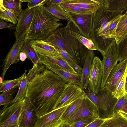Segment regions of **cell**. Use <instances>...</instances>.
<instances>
[{"label": "cell", "mask_w": 127, "mask_h": 127, "mask_svg": "<svg viewBox=\"0 0 127 127\" xmlns=\"http://www.w3.org/2000/svg\"><path fill=\"white\" fill-rule=\"evenodd\" d=\"M66 84L58 75L46 68L36 73L28 84L26 97L34 108L38 118L54 109Z\"/></svg>", "instance_id": "6da1fadb"}, {"label": "cell", "mask_w": 127, "mask_h": 127, "mask_svg": "<svg viewBox=\"0 0 127 127\" xmlns=\"http://www.w3.org/2000/svg\"><path fill=\"white\" fill-rule=\"evenodd\" d=\"M76 26L71 20L65 27L57 28L44 40L55 48H59L67 52L81 67L83 66L89 50L76 38Z\"/></svg>", "instance_id": "7a4b0ae2"}, {"label": "cell", "mask_w": 127, "mask_h": 127, "mask_svg": "<svg viewBox=\"0 0 127 127\" xmlns=\"http://www.w3.org/2000/svg\"><path fill=\"white\" fill-rule=\"evenodd\" d=\"M38 7L34 13L32 21L24 38L30 40H44L50 35L59 26L60 20L43 7Z\"/></svg>", "instance_id": "3957f363"}, {"label": "cell", "mask_w": 127, "mask_h": 127, "mask_svg": "<svg viewBox=\"0 0 127 127\" xmlns=\"http://www.w3.org/2000/svg\"><path fill=\"white\" fill-rule=\"evenodd\" d=\"M119 14H121L112 13L108 9L100 8L93 13L92 30L90 39L92 40L95 45L110 21Z\"/></svg>", "instance_id": "277c9868"}, {"label": "cell", "mask_w": 127, "mask_h": 127, "mask_svg": "<svg viewBox=\"0 0 127 127\" xmlns=\"http://www.w3.org/2000/svg\"><path fill=\"white\" fill-rule=\"evenodd\" d=\"M117 48L116 41L114 39L108 44L105 50V55L102 61L103 73L100 89L106 85L110 72L119 61Z\"/></svg>", "instance_id": "5b68a950"}, {"label": "cell", "mask_w": 127, "mask_h": 127, "mask_svg": "<svg viewBox=\"0 0 127 127\" xmlns=\"http://www.w3.org/2000/svg\"><path fill=\"white\" fill-rule=\"evenodd\" d=\"M24 99L19 100L0 111V127H19V119Z\"/></svg>", "instance_id": "8992f818"}, {"label": "cell", "mask_w": 127, "mask_h": 127, "mask_svg": "<svg viewBox=\"0 0 127 127\" xmlns=\"http://www.w3.org/2000/svg\"><path fill=\"white\" fill-rule=\"evenodd\" d=\"M86 95L84 90L79 86L72 83L66 84L57 102L54 109L70 104Z\"/></svg>", "instance_id": "52a82bcc"}, {"label": "cell", "mask_w": 127, "mask_h": 127, "mask_svg": "<svg viewBox=\"0 0 127 127\" xmlns=\"http://www.w3.org/2000/svg\"><path fill=\"white\" fill-rule=\"evenodd\" d=\"M103 73L102 61L95 56L92 62L87 89L96 95L100 89Z\"/></svg>", "instance_id": "ba28073f"}, {"label": "cell", "mask_w": 127, "mask_h": 127, "mask_svg": "<svg viewBox=\"0 0 127 127\" xmlns=\"http://www.w3.org/2000/svg\"><path fill=\"white\" fill-rule=\"evenodd\" d=\"M85 117L95 119L99 117L96 107L86 94L76 111L65 122L70 125L76 120Z\"/></svg>", "instance_id": "9c48e42d"}, {"label": "cell", "mask_w": 127, "mask_h": 127, "mask_svg": "<svg viewBox=\"0 0 127 127\" xmlns=\"http://www.w3.org/2000/svg\"><path fill=\"white\" fill-rule=\"evenodd\" d=\"M71 104L55 109L38 117L34 127H60L63 123L61 118Z\"/></svg>", "instance_id": "30bf717a"}, {"label": "cell", "mask_w": 127, "mask_h": 127, "mask_svg": "<svg viewBox=\"0 0 127 127\" xmlns=\"http://www.w3.org/2000/svg\"><path fill=\"white\" fill-rule=\"evenodd\" d=\"M38 7L30 9L28 8L20 13L14 33L16 41L24 39L31 24L34 13Z\"/></svg>", "instance_id": "8fae6325"}, {"label": "cell", "mask_w": 127, "mask_h": 127, "mask_svg": "<svg viewBox=\"0 0 127 127\" xmlns=\"http://www.w3.org/2000/svg\"><path fill=\"white\" fill-rule=\"evenodd\" d=\"M101 102L102 108L101 118L105 119L113 115L114 106L118 99L114 97L112 92L105 85L96 94Z\"/></svg>", "instance_id": "7c38bea8"}, {"label": "cell", "mask_w": 127, "mask_h": 127, "mask_svg": "<svg viewBox=\"0 0 127 127\" xmlns=\"http://www.w3.org/2000/svg\"><path fill=\"white\" fill-rule=\"evenodd\" d=\"M70 20L79 30L80 34L90 39L92 31L93 13L77 14L69 13Z\"/></svg>", "instance_id": "4fadbf2b"}, {"label": "cell", "mask_w": 127, "mask_h": 127, "mask_svg": "<svg viewBox=\"0 0 127 127\" xmlns=\"http://www.w3.org/2000/svg\"><path fill=\"white\" fill-rule=\"evenodd\" d=\"M38 118L34 108L25 97L24 99L22 110L19 119V127H34Z\"/></svg>", "instance_id": "5bb4252c"}, {"label": "cell", "mask_w": 127, "mask_h": 127, "mask_svg": "<svg viewBox=\"0 0 127 127\" xmlns=\"http://www.w3.org/2000/svg\"><path fill=\"white\" fill-rule=\"evenodd\" d=\"M24 40L23 39L15 41L4 60L2 64L3 67L1 76L3 80L7 70L11 65L16 64L20 60L19 55Z\"/></svg>", "instance_id": "9a60e30c"}, {"label": "cell", "mask_w": 127, "mask_h": 127, "mask_svg": "<svg viewBox=\"0 0 127 127\" xmlns=\"http://www.w3.org/2000/svg\"><path fill=\"white\" fill-rule=\"evenodd\" d=\"M127 70V59L120 62L110 72L106 85L112 92L117 87L123 76Z\"/></svg>", "instance_id": "2e32d148"}, {"label": "cell", "mask_w": 127, "mask_h": 127, "mask_svg": "<svg viewBox=\"0 0 127 127\" xmlns=\"http://www.w3.org/2000/svg\"><path fill=\"white\" fill-rule=\"evenodd\" d=\"M40 56L41 62L45 68L57 67L71 73H77L62 56L51 57L40 55Z\"/></svg>", "instance_id": "e0dca14e"}, {"label": "cell", "mask_w": 127, "mask_h": 127, "mask_svg": "<svg viewBox=\"0 0 127 127\" xmlns=\"http://www.w3.org/2000/svg\"><path fill=\"white\" fill-rule=\"evenodd\" d=\"M31 46L40 56L51 57L61 56L55 47L43 40H30Z\"/></svg>", "instance_id": "ac0fdd59"}, {"label": "cell", "mask_w": 127, "mask_h": 127, "mask_svg": "<svg viewBox=\"0 0 127 127\" xmlns=\"http://www.w3.org/2000/svg\"><path fill=\"white\" fill-rule=\"evenodd\" d=\"M27 70L26 68L23 74L22 81L17 93L12 102V105L18 101L24 99L26 97V90L28 84L34 78L37 72V68L33 65L32 68L29 69L26 74Z\"/></svg>", "instance_id": "d6986e66"}, {"label": "cell", "mask_w": 127, "mask_h": 127, "mask_svg": "<svg viewBox=\"0 0 127 127\" xmlns=\"http://www.w3.org/2000/svg\"><path fill=\"white\" fill-rule=\"evenodd\" d=\"M30 41V40L24 39L21 51L26 53L27 58L36 66L37 72H41L45 68L41 62L40 55L31 46Z\"/></svg>", "instance_id": "ffe728a7"}, {"label": "cell", "mask_w": 127, "mask_h": 127, "mask_svg": "<svg viewBox=\"0 0 127 127\" xmlns=\"http://www.w3.org/2000/svg\"><path fill=\"white\" fill-rule=\"evenodd\" d=\"M45 68L58 75L66 84L72 83L80 87L81 74L71 73L57 67H47Z\"/></svg>", "instance_id": "44dd1931"}, {"label": "cell", "mask_w": 127, "mask_h": 127, "mask_svg": "<svg viewBox=\"0 0 127 127\" xmlns=\"http://www.w3.org/2000/svg\"><path fill=\"white\" fill-rule=\"evenodd\" d=\"M95 56L93 51L89 50L86 56L81 73L80 87L83 90L87 88L91 65Z\"/></svg>", "instance_id": "7402d4cb"}, {"label": "cell", "mask_w": 127, "mask_h": 127, "mask_svg": "<svg viewBox=\"0 0 127 127\" xmlns=\"http://www.w3.org/2000/svg\"><path fill=\"white\" fill-rule=\"evenodd\" d=\"M44 8L51 14L59 19L70 20L69 13L65 11L61 6L55 4L48 0L43 6Z\"/></svg>", "instance_id": "603a6c76"}, {"label": "cell", "mask_w": 127, "mask_h": 127, "mask_svg": "<svg viewBox=\"0 0 127 127\" xmlns=\"http://www.w3.org/2000/svg\"><path fill=\"white\" fill-rule=\"evenodd\" d=\"M116 37L115 39L117 45L127 38V15H122L116 26Z\"/></svg>", "instance_id": "cb8c5ba5"}, {"label": "cell", "mask_w": 127, "mask_h": 127, "mask_svg": "<svg viewBox=\"0 0 127 127\" xmlns=\"http://www.w3.org/2000/svg\"><path fill=\"white\" fill-rule=\"evenodd\" d=\"M3 0H0V19L17 25L20 13L5 7L3 5Z\"/></svg>", "instance_id": "d4e9b609"}, {"label": "cell", "mask_w": 127, "mask_h": 127, "mask_svg": "<svg viewBox=\"0 0 127 127\" xmlns=\"http://www.w3.org/2000/svg\"><path fill=\"white\" fill-rule=\"evenodd\" d=\"M100 127H127V121L117 113L105 119Z\"/></svg>", "instance_id": "484cf974"}, {"label": "cell", "mask_w": 127, "mask_h": 127, "mask_svg": "<svg viewBox=\"0 0 127 127\" xmlns=\"http://www.w3.org/2000/svg\"><path fill=\"white\" fill-rule=\"evenodd\" d=\"M63 2L89 10L93 13L99 8V6L91 0H64Z\"/></svg>", "instance_id": "4316f807"}, {"label": "cell", "mask_w": 127, "mask_h": 127, "mask_svg": "<svg viewBox=\"0 0 127 127\" xmlns=\"http://www.w3.org/2000/svg\"><path fill=\"white\" fill-rule=\"evenodd\" d=\"M108 10L112 13L122 14L124 11H127V0H109Z\"/></svg>", "instance_id": "83f0119b"}, {"label": "cell", "mask_w": 127, "mask_h": 127, "mask_svg": "<svg viewBox=\"0 0 127 127\" xmlns=\"http://www.w3.org/2000/svg\"><path fill=\"white\" fill-rule=\"evenodd\" d=\"M17 88H13L0 94V105H4L2 108H5L12 105L14 95L17 90Z\"/></svg>", "instance_id": "f1b7e54d"}, {"label": "cell", "mask_w": 127, "mask_h": 127, "mask_svg": "<svg viewBox=\"0 0 127 127\" xmlns=\"http://www.w3.org/2000/svg\"><path fill=\"white\" fill-rule=\"evenodd\" d=\"M85 97L78 99L69 106L61 118V119L63 122L67 120L76 111Z\"/></svg>", "instance_id": "f546056e"}, {"label": "cell", "mask_w": 127, "mask_h": 127, "mask_svg": "<svg viewBox=\"0 0 127 127\" xmlns=\"http://www.w3.org/2000/svg\"><path fill=\"white\" fill-rule=\"evenodd\" d=\"M55 48L77 73L81 74L82 68L78 64L71 56L64 50L59 48Z\"/></svg>", "instance_id": "4dcf8cb0"}, {"label": "cell", "mask_w": 127, "mask_h": 127, "mask_svg": "<svg viewBox=\"0 0 127 127\" xmlns=\"http://www.w3.org/2000/svg\"><path fill=\"white\" fill-rule=\"evenodd\" d=\"M61 6L66 12L77 14H83L93 13L89 10L83 9L71 4L62 2Z\"/></svg>", "instance_id": "1f68e13d"}, {"label": "cell", "mask_w": 127, "mask_h": 127, "mask_svg": "<svg viewBox=\"0 0 127 127\" xmlns=\"http://www.w3.org/2000/svg\"><path fill=\"white\" fill-rule=\"evenodd\" d=\"M22 75L19 77L13 80L3 81L0 84V92H3L15 87H19Z\"/></svg>", "instance_id": "d6a6232c"}, {"label": "cell", "mask_w": 127, "mask_h": 127, "mask_svg": "<svg viewBox=\"0 0 127 127\" xmlns=\"http://www.w3.org/2000/svg\"><path fill=\"white\" fill-rule=\"evenodd\" d=\"M127 74V70L123 76L115 90L112 92L114 97L117 99L126 94L125 90V85Z\"/></svg>", "instance_id": "836d02e7"}, {"label": "cell", "mask_w": 127, "mask_h": 127, "mask_svg": "<svg viewBox=\"0 0 127 127\" xmlns=\"http://www.w3.org/2000/svg\"><path fill=\"white\" fill-rule=\"evenodd\" d=\"M75 33L76 36L78 40L88 50L97 51L96 47L92 40L81 35L76 27L75 30Z\"/></svg>", "instance_id": "e575fe53"}, {"label": "cell", "mask_w": 127, "mask_h": 127, "mask_svg": "<svg viewBox=\"0 0 127 127\" xmlns=\"http://www.w3.org/2000/svg\"><path fill=\"white\" fill-rule=\"evenodd\" d=\"M88 98L96 107L99 118H101L102 112V108L100 101L97 95L89 90L87 88L84 90Z\"/></svg>", "instance_id": "d590c367"}, {"label": "cell", "mask_w": 127, "mask_h": 127, "mask_svg": "<svg viewBox=\"0 0 127 127\" xmlns=\"http://www.w3.org/2000/svg\"><path fill=\"white\" fill-rule=\"evenodd\" d=\"M119 110L127 113V96L126 95L118 99L113 109V115Z\"/></svg>", "instance_id": "8d00e7d4"}, {"label": "cell", "mask_w": 127, "mask_h": 127, "mask_svg": "<svg viewBox=\"0 0 127 127\" xmlns=\"http://www.w3.org/2000/svg\"><path fill=\"white\" fill-rule=\"evenodd\" d=\"M117 48L119 61L127 59V38L117 45Z\"/></svg>", "instance_id": "74e56055"}, {"label": "cell", "mask_w": 127, "mask_h": 127, "mask_svg": "<svg viewBox=\"0 0 127 127\" xmlns=\"http://www.w3.org/2000/svg\"><path fill=\"white\" fill-rule=\"evenodd\" d=\"M22 0H3V4L6 8L15 10L20 13L22 10Z\"/></svg>", "instance_id": "f35d334b"}, {"label": "cell", "mask_w": 127, "mask_h": 127, "mask_svg": "<svg viewBox=\"0 0 127 127\" xmlns=\"http://www.w3.org/2000/svg\"><path fill=\"white\" fill-rule=\"evenodd\" d=\"M95 119L91 117L81 118L71 124L70 127H85L93 122Z\"/></svg>", "instance_id": "ab89813d"}, {"label": "cell", "mask_w": 127, "mask_h": 127, "mask_svg": "<svg viewBox=\"0 0 127 127\" xmlns=\"http://www.w3.org/2000/svg\"><path fill=\"white\" fill-rule=\"evenodd\" d=\"M48 0H29L27 4L28 8L30 9L33 8L43 5Z\"/></svg>", "instance_id": "60d3db41"}, {"label": "cell", "mask_w": 127, "mask_h": 127, "mask_svg": "<svg viewBox=\"0 0 127 127\" xmlns=\"http://www.w3.org/2000/svg\"><path fill=\"white\" fill-rule=\"evenodd\" d=\"M17 25L12 23H8L2 20H0V29L8 28L10 30L14 29L15 30Z\"/></svg>", "instance_id": "b9f144b4"}, {"label": "cell", "mask_w": 127, "mask_h": 127, "mask_svg": "<svg viewBox=\"0 0 127 127\" xmlns=\"http://www.w3.org/2000/svg\"><path fill=\"white\" fill-rule=\"evenodd\" d=\"M105 119L99 117L96 118L92 122L85 127H100Z\"/></svg>", "instance_id": "7bdbcfd3"}, {"label": "cell", "mask_w": 127, "mask_h": 127, "mask_svg": "<svg viewBox=\"0 0 127 127\" xmlns=\"http://www.w3.org/2000/svg\"><path fill=\"white\" fill-rule=\"evenodd\" d=\"M97 4L99 8L108 9L109 0H91Z\"/></svg>", "instance_id": "ee69618b"}, {"label": "cell", "mask_w": 127, "mask_h": 127, "mask_svg": "<svg viewBox=\"0 0 127 127\" xmlns=\"http://www.w3.org/2000/svg\"><path fill=\"white\" fill-rule=\"evenodd\" d=\"M27 58V56L26 53L23 51H21L19 55L20 60L22 62H23Z\"/></svg>", "instance_id": "f6af8a7d"}, {"label": "cell", "mask_w": 127, "mask_h": 127, "mask_svg": "<svg viewBox=\"0 0 127 127\" xmlns=\"http://www.w3.org/2000/svg\"><path fill=\"white\" fill-rule=\"evenodd\" d=\"M64 0H50L51 2L61 6V3Z\"/></svg>", "instance_id": "bcb514c9"}, {"label": "cell", "mask_w": 127, "mask_h": 127, "mask_svg": "<svg viewBox=\"0 0 127 127\" xmlns=\"http://www.w3.org/2000/svg\"><path fill=\"white\" fill-rule=\"evenodd\" d=\"M117 112L127 121V113L120 110L118 111Z\"/></svg>", "instance_id": "7dc6e473"}, {"label": "cell", "mask_w": 127, "mask_h": 127, "mask_svg": "<svg viewBox=\"0 0 127 127\" xmlns=\"http://www.w3.org/2000/svg\"><path fill=\"white\" fill-rule=\"evenodd\" d=\"M60 127H70V125L64 122L61 124Z\"/></svg>", "instance_id": "c3c4849f"}, {"label": "cell", "mask_w": 127, "mask_h": 127, "mask_svg": "<svg viewBox=\"0 0 127 127\" xmlns=\"http://www.w3.org/2000/svg\"><path fill=\"white\" fill-rule=\"evenodd\" d=\"M125 90L127 94V74L125 82Z\"/></svg>", "instance_id": "681fc988"}, {"label": "cell", "mask_w": 127, "mask_h": 127, "mask_svg": "<svg viewBox=\"0 0 127 127\" xmlns=\"http://www.w3.org/2000/svg\"><path fill=\"white\" fill-rule=\"evenodd\" d=\"M125 14L127 15V11H126V12L124 14Z\"/></svg>", "instance_id": "f907efd6"}, {"label": "cell", "mask_w": 127, "mask_h": 127, "mask_svg": "<svg viewBox=\"0 0 127 127\" xmlns=\"http://www.w3.org/2000/svg\"><path fill=\"white\" fill-rule=\"evenodd\" d=\"M126 95L127 96V93L126 94Z\"/></svg>", "instance_id": "816d5d0a"}]
</instances>
